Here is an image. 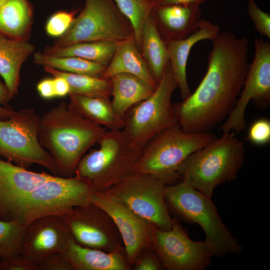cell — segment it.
<instances>
[{
  "instance_id": "obj_1",
  "label": "cell",
  "mask_w": 270,
  "mask_h": 270,
  "mask_svg": "<svg viewBox=\"0 0 270 270\" xmlns=\"http://www.w3.org/2000/svg\"><path fill=\"white\" fill-rule=\"evenodd\" d=\"M212 42L202 80L188 97L172 104L178 124L186 132H210L226 119L240 96L249 68L246 38L223 32Z\"/></svg>"
},
{
  "instance_id": "obj_2",
  "label": "cell",
  "mask_w": 270,
  "mask_h": 270,
  "mask_svg": "<svg viewBox=\"0 0 270 270\" xmlns=\"http://www.w3.org/2000/svg\"><path fill=\"white\" fill-rule=\"evenodd\" d=\"M106 130L77 114L62 102L40 116L38 138L54 158L58 176L71 177L81 158Z\"/></svg>"
},
{
  "instance_id": "obj_3",
  "label": "cell",
  "mask_w": 270,
  "mask_h": 270,
  "mask_svg": "<svg viewBox=\"0 0 270 270\" xmlns=\"http://www.w3.org/2000/svg\"><path fill=\"white\" fill-rule=\"evenodd\" d=\"M244 152L235 133L223 132L190 154L180 166L178 174L182 181L212 198L216 187L236 178Z\"/></svg>"
},
{
  "instance_id": "obj_4",
  "label": "cell",
  "mask_w": 270,
  "mask_h": 270,
  "mask_svg": "<svg viewBox=\"0 0 270 270\" xmlns=\"http://www.w3.org/2000/svg\"><path fill=\"white\" fill-rule=\"evenodd\" d=\"M98 144V149L81 158L75 172L92 192L106 190L132 174L142 151L122 130H106Z\"/></svg>"
},
{
  "instance_id": "obj_5",
  "label": "cell",
  "mask_w": 270,
  "mask_h": 270,
  "mask_svg": "<svg viewBox=\"0 0 270 270\" xmlns=\"http://www.w3.org/2000/svg\"><path fill=\"white\" fill-rule=\"evenodd\" d=\"M210 132H188L178 124L155 135L142 149L133 172L150 174L166 184L179 178L178 170L192 153L216 138Z\"/></svg>"
},
{
  "instance_id": "obj_6",
  "label": "cell",
  "mask_w": 270,
  "mask_h": 270,
  "mask_svg": "<svg viewBox=\"0 0 270 270\" xmlns=\"http://www.w3.org/2000/svg\"><path fill=\"white\" fill-rule=\"evenodd\" d=\"M166 200L168 206L176 214L202 228L204 241L214 256L221 257L230 252H242V246L222 222L212 198L181 181L166 186Z\"/></svg>"
},
{
  "instance_id": "obj_7",
  "label": "cell",
  "mask_w": 270,
  "mask_h": 270,
  "mask_svg": "<svg viewBox=\"0 0 270 270\" xmlns=\"http://www.w3.org/2000/svg\"><path fill=\"white\" fill-rule=\"evenodd\" d=\"M92 192L88 184L76 174L71 177L54 175L22 198L10 220H17L26 226L44 216L62 215L74 207L90 204Z\"/></svg>"
},
{
  "instance_id": "obj_8",
  "label": "cell",
  "mask_w": 270,
  "mask_h": 270,
  "mask_svg": "<svg viewBox=\"0 0 270 270\" xmlns=\"http://www.w3.org/2000/svg\"><path fill=\"white\" fill-rule=\"evenodd\" d=\"M177 88L169 62L152 94L126 112L122 130L135 147L142 150L155 135L178 124L171 102Z\"/></svg>"
},
{
  "instance_id": "obj_9",
  "label": "cell",
  "mask_w": 270,
  "mask_h": 270,
  "mask_svg": "<svg viewBox=\"0 0 270 270\" xmlns=\"http://www.w3.org/2000/svg\"><path fill=\"white\" fill-rule=\"evenodd\" d=\"M40 116L30 108L22 109L13 116L0 120V158L28 169L40 164L58 176L51 154L40 144L38 132Z\"/></svg>"
},
{
  "instance_id": "obj_10",
  "label": "cell",
  "mask_w": 270,
  "mask_h": 270,
  "mask_svg": "<svg viewBox=\"0 0 270 270\" xmlns=\"http://www.w3.org/2000/svg\"><path fill=\"white\" fill-rule=\"evenodd\" d=\"M113 0H84V6L67 30L50 46L62 48L82 42L132 37V30Z\"/></svg>"
},
{
  "instance_id": "obj_11",
  "label": "cell",
  "mask_w": 270,
  "mask_h": 270,
  "mask_svg": "<svg viewBox=\"0 0 270 270\" xmlns=\"http://www.w3.org/2000/svg\"><path fill=\"white\" fill-rule=\"evenodd\" d=\"M166 186L164 182L150 174L132 172L104 190L156 228L168 230L174 220L166 202Z\"/></svg>"
},
{
  "instance_id": "obj_12",
  "label": "cell",
  "mask_w": 270,
  "mask_h": 270,
  "mask_svg": "<svg viewBox=\"0 0 270 270\" xmlns=\"http://www.w3.org/2000/svg\"><path fill=\"white\" fill-rule=\"evenodd\" d=\"M254 46V58L240 96L220 126L223 132L239 133L245 128V112L250 102L261 109L270 104V44L255 36Z\"/></svg>"
},
{
  "instance_id": "obj_13",
  "label": "cell",
  "mask_w": 270,
  "mask_h": 270,
  "mask_svg": "<svg viewBox=\"0 0 270 270\" xmlns=\"http://www.w3.org/2000/svg\"><path fill=\"white\" fill-rule=\"evenodd\" d=\"M152 249L168 270H204L214 256L204 240H191L175 220L168 230L155 228Z\"/></svg>"
},
{
  "instance_id": "obj_14",
  "label": "cell",
  "mask_w": 270,
  "mask_h": 270,
  "mask_svg": "<svg viewBox=\"0 0 270 270\" xmlns=\"http://www.w3.org/2000/svg\"><path fill=\"white\" fill-rule=\"evenodd\" d=\"M60 216L78 244L106 252L125 254L115 224L109 215L97 206L90 202L74 207Z\"/></svg>"
},
{
  "instance_id": "obj_15",
  "label": "cell",
  "mask_w": 270,
  "mask_h": 270,
  "mask_svg": "<svg viewBox=\"0 0 270 270\" xmlns=\"http://www.w3.org/2000/svg\"><path fill=\"white\" fill-rule=\"evenodd\" d=\"M90 202L112 218L120 235L129 264L132 266L140 254L152 249L155 226L105 190L92 192Z\"/></svg>"
},
{
  "instance_id": "obj_16",
  "label": "cell",
  "mask_w": 270,
  "mask_h": 270,
  "mask_svg": "<svg viewBox=\"0 0 270 270\" xmlns=\"http://www.w3.org/2000/svg\"><path fill=\"white\" fill-rule=\"evenodd\" d=\"M72 237L60 215L39 218L26 227L21 255L38 264L52 254L63 252Z\"/></svg>"
},
{
  "instance_id": "obj_17",
  "label": "cell",
  "mask_w": 270,
  "mask_h": 270,
  "mask_svg": "<svg viewBox=\"0 0 270 270\" xmlns=\"http://www.w3.org/2000/svg\"><path fill=\"white\" fill-rule=\"evenodd\" d=\"M53 176L32 172L0 158V219L10 220L22 198Z\"/></svg>"
},
{
  "instance_id": "obj_18",
  "label": "cell",
  "mask_w": 270,
  "mask_h": 270,
  "mask_svg": "<svg viewBox=\"0 0 270 270\" xmlns=\"http://www.w3.org/2000/svg\"><path fill=\"white\" fill-rule=\"evenodd\" d=\"M218 24L200 19L196 31L188 37L180 40L165 41L172 70L176 80L182 100L191 92L186 76V65L190 51L198 42L212 40L220 31Z\"/></svg>"
},
{
  "instance_id": "obj_19",
  "label": "cell",
  "mask_w": 270,
  "mask_h": 270,
  "mask_svg": "<svg viewBox=\"0 0 270 270\" xmlns=\"http://www.w3.org/2000/svg\"><path fill=\"white\" fill-rule=\"evenodd\" d=\"M60 253L74 270H128L132 268L124 253L106 252L84 246L76 242L73 237Z\"/></svg>"
},
{
  "instance_id": "obj_20",
  "label": "cell",
  "mask_w": 270,
  "mask_h": 270,
  "mask_svg": "<svg viewBox=\"0 0 270 270\" xmlns=\"http://www.w3.org/2000/svg\"><path fill=\"white\" fill-rule=\"evenodd\" d=\"M152 12L167 37L166 40L184 38L198 28L200 6L155 4Z\"/></svg>"
},
{
  "instance_id": "obj_21",
  "label": "cell",
  "mask_w": 270,
  "mask_h": 270,
  "mask_svg": "<svg viewBox=\"0 0 270 270\" xmlns=\"http://www.w3.org/2000/svg\"><path fill=\"white\" fill-rule=\"evenodd\" d=\"M34 51V46L28 41L11 38L0 32V76L12 98L18 94L22 66Z\"/></svg>"
},
{
  "instance_id": "obj_22",
  "label": "cell",
  "mask_w": 270,
  "mask_h": 270,
  "mask_svg": "<svg viewBox=\"0 0 270 270\" xmlns=\"http://www.w3.org/2000/svg\"><path fill=\"white\" fill-rule=\"evenodd\" d=\"M121 73L134 75L154 90L157 86L158 84L139 53L132 37L118 42L114 56L101 78L110 79Z\"/></svg>"
},
{
  "instance_id": "obj_23",
  "label": "cell",
  "mask_w": 270,
  "mask_h": 270,
  "mask_svg": "<svg viewBox=\"0 0 270 270\" xmlns=\"http://www.w3.org/2000/svg\"><path fill=\"white\" fill-rule=\"evenodd\" d=\"M110 79L112 106L116 114L123 118L130 108L146 99L154 90L141 78L130 74H118Z\"/></svg>"
},
{
  "instance_id": "obj_24",
  "label": "cell",
  "mask_w": 270,
  "mask_h": 270,
  "mask_svg": "<svg viewBox=\"0 0 270 270\" xmlns=\"http://www.w3.org/2000/svg\"><path fill=\"white\" fill-rule=\"evenodd\" d=\"M68 108L80 116L108 130H122L124 119L114 110L109 99L68 94Z\"/></svg>"
},
{
  "instance_id": "obj_25",
  "label": "cell",
  "mask_w": 270,
  "mask_h": 270,
  "mask_svg": "<svg viewBox=\"0 0 270 270\" xmlns=\"http://www.w3.org/2000/svg\"><path fill=\"white\" fill-rule=\"evenodd\" d=\"M33 8L28 0H4L0 5V32L28 41L33 24Z\"/></svg>"
},
{
  "instance_id": "obj_26",
  "label": "cell",
  "mask_w": 270,
  "mask_h": 270,
  "mask_svg": "<svg viewBox=\"0 0 270 270\" xmlns=\"http://www.w3.org/2000/svg\"><path fill=\"white\" fill-rule=\"evenodd\" d=\"M140 45L150 71L158 84L170 61L165 41L160 34L153 14L144 26Z\"/></svg>"
},
{
  "instance_id": "obj_27",
  "label": "cell",
  "mask_w": 270,
  "mask_h": 270,
  "mask_svg": "<svg viewBox=\"0 0 270 270\" xmlns=\"http://www.w3.org/2000/svg\"><path fill=\"white\" fill-rule=\"evenodd\" d=\"M118 43L114 40H98L76 43L62 48L46 46L43 52L57 57H79L106 66L112 59Z\"/></svg>"
},
{
  "instance_id": "obj_28",
  "label": "cell",
  "mask_w": 270,
  "mask_h": 270,
  "mask_svg": "<svg viewBox=\"0 0 270 270\" xmlns=\"http://www.w3.org/2000/svg\"><path fill=\"white\" fill-rule=\"evenodd\" d=\"M44 68L54 77L64 78L70 86V93L107 99L111 95L110 79L65 72L49 66H44Z\"/></svg>"
},
{
  "instance_id": "obj_29",
  "label": "cell",
  "mask_w": 270,
  "mask_h": 270,
  "mask_svg": "<svg viewBox=\"0 0 270 270\" xmlns=\"http://www.w3.org/2000/svg\"><path fill=\"white\" fill-rule=\"evenodd\" d=\"M34 62L65 72L96 77H101L106 69L101 64L79 57H57L40 52L34 53Z\"/></svg>"
},
{
  "instance_id": "obj_30",
  "label": "cell",
  "mask_w": 270,
  "mask_h": 270,
  "mask_svg": "<svg viewBox=\"0 0 270 270\" xmlns=\"http://www.w3.org/2000/svg\"><path fill=\"white\" fill-rule=\"evenodd\" d=\"M122 14L130 22L136 44L140 46L144 26L153 14L154 5L148 0H113Z\"/></svg>"
},
{
  "instance_id": "obj_31",
  "label": "cell",
  "mask_w": 270,
  "mask_h": 270,
  "mask_svg": "<svg viewBox=\"0 0 270 270\" xmlns=\"http://www.w3.org/2000/svg\"><path fill=\"white\" fill-rule=\"evenodd\" d=\"M26 227L16 220L0 219V257L21 254Z\"/></svg>"
},
{
  "instance_id": "obj_32",
  "label": "cell",
  "mask_w": 270,
  "mask_h": 270,
  "mask_svg": "<svg viewBox=\"0 0 270 270\" xmlns=\"http://www.w3.org/2000/svg\"><path fill=\"white\" fill-rule=\"evenodd\" d=\"M76 12L58 11L48 20L46 26V33L50 36L60 37L68 28L74 20Z\"/></svg>"
},
{
  "instance_id": "obj_33",
  "label": "cell",
  "mask_w": 270,
  "mask_h": 270,
  "mask_svg": "<svg viewBox=\"0 0 270 270\" xmlns=\"http://www.w3.org/2000/svg\"><path fill=\"white\" fill-rule=\"evenodd\" d=\"M247 11L256 30L262 36L270 38V14L262 10L254 0H247Z\"/></svg>"
},
{
  "instance_id": "obj_34",
  "label": "cell",
  "mask_w": 270,
  "mask_h": 270,
  "mask_svg": "<svg viewBox=\"0 0 270 270\" xmlns=\"http://www.w3.org/2000/svg\"><path fill=\"white\" fill-rule=\"evenodd\" d=\"M247 139L258 146L268 143L270 141V121L263 118L254 122L248 129Z\"/></svg>"
},
{
  "instance_id": "obj_35",
  "label": "cell",
  "mask_w": 270,
  "mask_h": 270,
  "mask_svg": "<svg viewBox=\"0 0 270 270\" xmlns=\"http://www.w3.org/2000/svg\"><path fill=\"white\" fill-rule=\"evenodd\" d=\"M2 270H38V264L21 254L2 258Z\"/></svg>"
},
{
  "instance_id": "obj_36",
  "label": "cell",
  "mask_w": 270,
  "mask_h": 270,
  "mask_svg": "<svg viewBox=\"0 0 270 270\" xmlns=\"http://www.w3.org/2000/svg\"><path fill=\"white\" fill-rule=\"evenodd\" d=\"M38 264V270H74L70 264L60 252L48 255Z\"/></svg>"
},
{
  "instance_id": "obj_37",
  "label": "cell",
  "mask_w": 270,
  "mask_h": 270,
  "mask_svg": "<svg viewBox=\"0 0 270 270\" xmlns=\"http://www.w3.org/2000/svg\"><path fill=\"white\" fill-rule=\"evenodd\" d=\"M150 248L144 250L136 260L134 269L136 270H160L163 266L156 254L150 252Z\"/></svg>"
},
{
  "instance_id": "obj_38",
  "label": "cell",
  "mask_w": 270,
  "mask_h": 270,
  "mask_svg": "<svg viewBox=\"0 0 270 270\" xmlns=\"http://www.w3.org/2000/svg\"><path fill=\"white\" fill-rule=\"evenodd\" d=\"M12 98L8 87L0 80V120L8 119L16 114V111L8 106Z\"/></svg>"
},
{
  "instance_id": "obj_39",
  "label": "cell",
  "mask_w": 270,
  "mask_h": 270,
  "mask_svg": "<svg viewBox=\"0 0 270 270\" xmlns=\"http://www.w3.org/2000/svg\"><path fill=\"white\" fill-rule=\"evenodd\" d=\"M37 90L40 96L44 98L50 99L56 97L53 78H46L40 82Z\"/></svg>"
},
{
  "instance_id": "obj_40",
  "label": "cell",
  "mask_w": 270,
  "mask_h": 270,
  "mask_svg": "<svg viewBox=\"0 0 270 270\" xmlns=\"http://www.w3.org/2000/svg\"><path fill=\"white\" fill-rule=\"evenodd\" d=\"M53 82L56 97L64 96L70 94V86L64 78L60 76L54 77Z\"/></svg>"
},
{
  "instance_id": "obj_41",
  "label": "cell",
  "mask_w": 270,
  "mask_h": 270,
  "mask_svg": "<svg viewBox=\"0 0 270 270\" xmlns=\"http://www.w3.org/2000/svg\"><path fill=\"white\" fill-rule=\"evenodd\" d=\"M206 0H160L156 4H180L186 6H198L204 3ZM155 5V4H154Z\"/></svg>"
},
{
  "instance_id": "obj_42",
  "label": "cell",
  "mask_w": 270,
  "mask_h": 270,
  "mask_svg": "<svg viewBox=\"0 0 270 270\" xmlns=\"http://www.w3.org/2000/svg\"><path fill=\"white\" fill-rule=\"evenodd\" d=\"M150 3H152L153 5L156 4V3H158L160 0H148Z\"/></svg>"
},
{
  "instance_id": "obj_43",
  "label": "cell",
  "mask_w": 270,
  "mask_h": 270,
  "mask_svg": "<svg viewBox=\"0 0 270 270\" xmlns=\"http://www.w3.org/2000/svg\"><path fill=\"white\" fill-rule=\"evenodd\" d=\"M2 258L0 257V270H2V263H1Z\"/></svg>"
}]
</instances>
